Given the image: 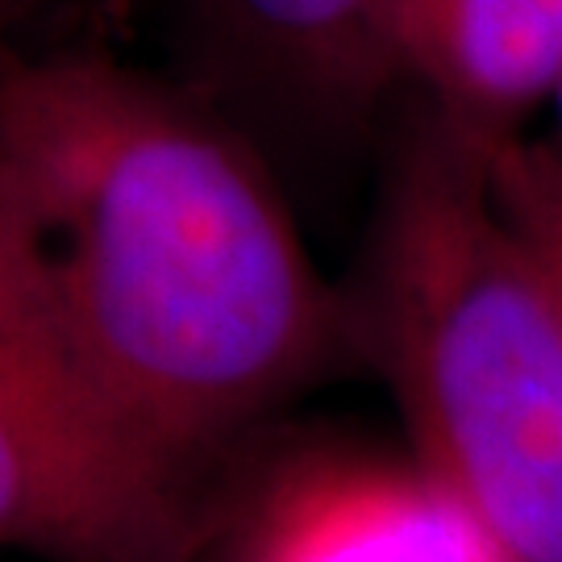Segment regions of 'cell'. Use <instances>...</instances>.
Returning a JSON list of instances; mask_svg holds the SVG:
<instances>
[{
    "label": "cell",
    "instance_id": "obj_8",
    "mask_svg": "<svg viewBox=\"0 0 562 562\" xmlns=\"http://www.w3.org/2000/svg\"><path fill=\"white\" fill-rule=\"evenodd\" d=\"M46 0H0V46H9L13 25H21L25 18H34Z\"/></svg>",
    "mask_w": 562,
    "mask_h": 562
},
{
    "label": "cell",
    "instance_id": "obj_4",
    "mask_svg": "<svg viewBox=\"0 0 562 562\" xmlns=\"http://www.w3.org/2000/svg\"><path fill=\"white\" fill-rule=\"evenodd\" d=\"M196 562H504L475 517L396 454L267 429L209 504Z\"/></svg>",
    "mask_w": 562,
    "mask_h": 562
},
{
    "label": "cell",
    "instance_id": "obj_5",
    "mask_svg": "<svg viewBox=\"0 0 562 562\" xmlns=\"http://www.w3.org/2000/svg\"><path fill=\"white\" fill-rule=\"evenodd\" d=\"M404 0H192L234 92L325 125H359L401 83Z\"/></svg>",
    "mask_w": 562,
    "mask_h": 562
},
{
    "label": "cell",
    "instance_id": "obj_3",
    "mask_svg": "<svg viewBox=\"0 0 562 562\" xmlns=\"http://www.w3.org/2000/svg\"><path fill=\"white\" fill-rule=\"evenodd\" d=\"M209 504L88 392L0 217V550L38 562H196Z\"/></svg>",
    "mask_w": 562,
    "mask_h": 562
},
{
    "label": "cell",
    "instance_id": "obj_1",
    "mask_svg": "<svg viewBox=\"0 0 562 562\" xmlns=\"http://www.w3.org/2000/svg\"><path fill=\"white\" fill-rule=\"evenodd\" d=\"M0 213L88 392L204 501L296 396L362 367L346 292L204 92L0 46Z\"/></svg>",
    "mask_w": 562,
    "mask_h": 562
},
{
    "label": "cell",
    "instance_id": "obj_9",
    "mask_svg": "<svg viewBox=\"0 0 562 562\" xmlns=\"http://www.w3.org/2000/svg\"><path fill=\"white\" fill-rule=\"evenodd\" d=\"M550 104H554V117H559V130H554L550 146L559 150V159H562V76H559V83H554V97H550Z\"/></svg>",
    "mask_w": 562,
    "mask_h": 562
},
{
    "label": "cell",
    "instance_id": "obj_2",
    "mask_svg": "<svg viewBox=\"0 0 562 562\" xmlns=\"http://www.w3.org/2000/svg\"><path fill=\"white\" fill-rule=\"evenodd\" d=\"M341 292L425 475L504 562H562L559 296L492 196L487 155L422 101Z\"/></svg>",
    "mask_w": 562,
    "mask_h": 562
},
{
    "label": "cell",
    "instance_id": "obj_6",
    "mask_svg": "<svg viewBox=\"0 0 562 562\" xmlns=\"http://www.w3.org/2000/svg\"><path fill=\"white\" fill-rule=\"evenodd\" d=\"M401 83L480 155L525 138L562 76V0H404Z\"/></svg>",
    "mask_w": 562,
    "mask_h": 562
},
{
    "label": "cell",
    "instance_id": "obj_7",
    "mask_svg": "<svg viewBox=\"0 0 562 562\" xmlns=\"http://www.w3.org/2000/svg\"><path fill=\"white\" fill-rule=\"evenodd\" d=\"M487 183L508 225L538 259L562 308V159L550 138L504 142L487 155Z\"/></svg>",
    "mask_w": 562,
    "mask_h": 562
}]
</instances>
